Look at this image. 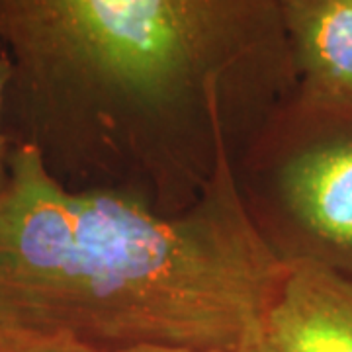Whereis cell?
Returning <instances> with one entry per match:
<instances>
[{
    "mask_svg": "<svg viewBox=\"0 0 352 352\" xmlns=\"http://www.w3.org/2000/svg\"><path fill=\"white\" fill-rule=\"evenodd\" d=\"M206 98L214 175L186 215L71 192L36 143L0 190V319L69 333L102 352L135 344L237 351L261 337L288 256L254 226L227 163L223 104Z\"/></svg>",
    "mask_w": 352,
    "mask_h": 352,
    "instance_id": "cell-1",
    "label": "cell"
},
{
    "mask_svg": "<svg viewBox=\"0 0 352 352\" xmlns=\"http://www.w3.org/2000/svg\"><path fill=\"white\" fill-rule=\"evenodd\" d=\"M8 102L38 113L173 112L298 85L280 0H0Z\"/></svg>",
    "mask_w": 352,
    "mask_h": 352,
    "instance_id": "cell-2",
    "label": "cell"
},
{
    "mask_svg": "<svg viewBox=\"0 0 352 352\" xmlns=\"http://www.w3.org/2000/svg\"><path fill=\"white\" fill-rule=\"evenodd\" d=\"M321 106L335 129L292 155L280 190L294 226L307 241L300 254L352 278V108Z\"/></svg>",
    "mask_w": 352,
    "mask_h": 352,
    "instance_id": "cell-3",
    "label": "cell"
},
{
    "mask_svg": "<svg viewBox=\"0 0 352 352\" xmlns=\"http://www.w3.org/2000/svg\"><path fill=\"white\" fill-rule=\"evenodd\" d=\"M261 340L270 352H352V278L309 254H288Z\"/></svg>",
    "mask_w": 352,
    "mask_h": 352,
    "instance_id": "cell-4",
    "label": "cell"
},
{
    "mask_svg": "<svg viewBox=\"0 0 352 352\" xmlns=\"http://www.w3.org/2000/svg\"><path fill=\"white\" fill-rule=\"evenodd\" d=\"M284 18L300 94L352 108V0H302Z\"/></svg>",
    "mask_w": 352,
    "mask_h": 352,
    "instance_id": "cell-5",
    "label": "cell"
},
{
    "mask_svg": "<svg viewBox=\"0 0 352 352\" xmlns=\"http://www.w3.org/2000/svg\"><path fill=\"white\" fill-rule=\"evenodd\" d=\"M0 352H102L63 331H50L0 319Z\"/></svg>",
    "mask_w": 352,
    "mask_h": 352,
    "instance_id": "cell-6",
    "label": "cell"
},
{
    "mask_svg": "<svg viewBox=\"0 0 352 352\" xmlns=\"http://www.w3.org/2000/svg\"><path fill=\"white\" fill-rule=\"evenodd\" d=\"M10 85H12V65L10 61L0 55V190L6 182L8 176V143L4 138V129H2V118H4V110L8 106V94H10Z\"/></svg>",
    "mask_w": 352,
    "mask_h": 352,
    "instance_id": "cell-7",
    "label": "cell"
},
{
    "mask_svg": "<svg viewBox=\"0 0 352 352\" xmlns=\"http://www.w3.org/2000/svg\"><path fill=\"white\" fill-rule=\"evenodd\" d=\"M112 352H233L221 349H198V346H176V344H135Z\"/></svg>",
    "mask_w": 352,
    "mask_h": 352,
    "instance_id": "cell-8",
    "label": "cell"
},
{
    "mask_svg": "<svg viewBox=\"0 0 352 352\" xmlns=\"http://www.w3.org/2000/svg\"><path fill=\"white\" fill-rule=\"evenodd\" d=\"M233 352H270V351L264 346L263 340H261V337H258V339H252L249 340V342H245V344H241L239 349Z\"/></svg>",
    "mask_w": 352,
    "mask_h": 352,
    "instance_id": "cell-9",
    "label": "cell"
},
{
    "mask_svg": "<svg viewBox=\"0 0 352 352\" xmlns=\"http://www.w3.org/2000/svg\"><path fill=\"white\" fill-rule=\"evenodd\" d=\"M282 6H289V4H296V2H302V0H280Z\"/></svg>",
    "mask_w": 352,
    "mask_h": 352,
    "instance_id": "cell-10",
    "label": "cell"
}]
</instances>
